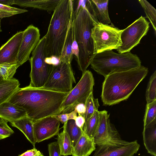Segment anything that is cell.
I'll return each instance as SVG.
<instances>
[{"label": "cell", "mask_w": 156, "mask_h": 156, "mask_svg": "<svg viewBox=\"0 0 156 156\" xmlns=\"http://www.w3.org/2000/svg\"><path fill=\"white\" fill-rule=\"evenodd\" d=\"M69 93L35 88H20L8 101L23 108L33 122L61 114L62 106Z\"/></svg>", "instance_id": "obj_1"}, {"label": "cell", "mask_w": 156, "mask_h": 156, "mask_svg": "<svg viewBox=\"0 0 156 156\" xmlns=\"http://www.w3.org/2000/svg\"><path fill=\"white\" fill-rule=\"evenodd\" d=\"M148 72L147 68L141 66L105 77L101 95L103 105H113L126 100Z\"/></svg>", "instance_id": "obj_2"}, {"label": "cell", "mask_w": 156, "mask_h": 156, "mask_svg": "<svg viewBox=\"0 0 156 156\" xmlns=\"http://www.w3.org/2000/svg\"><path fill=\"white\" fill-rule=\"evenodd\" d=\"M73 1L61 0L53 11L46 34L47 57L59 58L63 48L69 23L73 20Z\"/></svg>", "instance_id": "obj_3"}, {"label": "cell", "mask_w": 156, "mask_h": 156, "mask_svg": "<svg viewBox=\"0 0 156 156\" xmlns=\"http://www.w3.org/2000/svg\"><path fill=\"white\" fill-rule=\"evenodd\" d=\"M72 23L79 49L78 57L76 61L79 69L83 73L90 65L94 55L91 34L94 22L88 11L81 6Z\"/></svg>", "instance_id": "obj_4"}, {"label": "cell", "mask_w": 156, "mask_h": 156, "mask_svg": "<svg viewBox=\"0 0 156 156\" xmlns=\"http://www.w3.org/2000/svg\"><path fill=\"white\" fill-rule=\"evenodd\" d=\"M141 63L138 56L130 51L118 54L109 50L94 54L90 65L92 69L105 77L139 67Z\"/></svg>", "instance_id": "obj_5"}, {"label": "cell", "mask_w": 156, "mask_h": 156, "mask_svg": "<svg viewBox=\"0 0 156 156\" xmlns=\"http://www.w3.org/2000/svg\"><path fill=\"white\" fill-rule=\"evenodd\" d=\"M46 37L45 35L41 39L32 52L29 58L31 71L30 87L41 88L44 86L50 74L53 65L46 63Z\"/></svg>", "instance_id": "obj_6"}, {"label": "cell", "mask_w": 156, "mask_h": 156, "mask_svg": "<svg viewBox=\"0 0 156 156\" xmlns=\"http://www.w3.org/2000/svg\"><path fill=\"white\" fill-rule=\"evenodd\" d=\"M122 30L112 23L109 25L94 23L91 34L94 55L106 50H117L122 44L120 37Z\"/></svg>", "instance_id": "obj_7"}, {"label": "cell", "mask_w": 156, "mask_h": 156, "mask_svg": "<svg viewBox=\"0 0 156 156\" xmlns=\"http://www.w3.org/2000/svg\"><path fill=\"white\" fill-rule=\"evenodd\" d=\"M76 83L71 64L60 61L58 65L53 66L47 81L41 88L69 93L73 89V83Z\"/></svg>", "instance_id": "obj_8"}, {"label": "cell", "mask_w": 156, "mask_h": 156, "mask_svg": "<svg viewBox=\"0 0 156 156\" xmlns=\"http://www.w3.org/2000/svg\"><path fill=\"white\" fill-rule=\"evenodd\" d=\"M94 80L91 71L86 70L83 73L77 84L69 93L62 106L61 113H69L74 110L77 104H85L93 93Z\"/></svg>", "instance_id": "obj_9"}, {"label": "cell", "mask_w": 156, "mask_h": 156, "mask_svg": "<svg viewBox=\"0 0 156 156\" xmlns=\"http://www.w3.org/2000/svg\"><path fill=\"white\" fill-rule=\"evenodd\" d=\"M140 147L137 140L129 142L123 140L119 134L98 145L92 156H133Z\"/></svg>", "instance_id": "obj_10"}, {"label": "cell", "mask_w": 156, "mask_h": 156, "mask_svg": "<svg viewBox=\"0 0 156 156\" xmlns=\"http://www.w3.org/2000/svg\"><path fill=\"white\" fill-rule=\"evenodd\" d=\"M149 23L144 17L141 16L123 30L120 37L122 44L117 49L118 52L123 53L130 51L139 44L142 38L147 35Z\"/></svg>", "instance_id": "obj_11"}, {"label": "cell", "mask_w": 156, "mask_h": 156, "mask_svg": "<svg viewBox=\"0 0 156 156\" xmlns=\"http://www.w3.org/2000/svg\"><path fill=\"white\" fill-rule=\"evenodd\" d=\"M23 32L17 58V64L20 66L29 60L30 54L40 39L39 29L33 25L29 26Z\"/></svg>", "instance_id": "obj_12"}, {"label": "cell", "mask_w": 156, "mask_h": 156, "mask_svg": "<svg viewBox=\"0 0 156 156\" xmlns=\"http://www.w3.org/2000/svg\"><path fill=\"white\" fill-rule=\"evenodd\" d=\"M60 122L52 116L34 122V131L36 143H39L58 135L59 133Z\"/></svg>", "instance_id": "obj_13"}, {"label": "cell", "mask_w": 156, "mask_h": 156, "mask_svg": "<svg viewBox=\"0 0 156 156\" xmlns=\"http://www.w3.org/2000/svg\"><path fill=\"white\" fill-rule=\"evenodd\" d=\"M23 33V31L17 32L0 48V65L17 64Z\"/></svg>", "instance_id": "obj_14"}, {"label": "cell", "mask_w": 156, "mask_h": 156, "mask_svg": "<svg viewBox=\"0 0 156 156\" xmlns=\"http://www.w3.org/2000/svg\"><path fill=\"white\" fill-rule=\"evenodd\" d=\"M99 121L94 137V142L97 146L102 144L112 137L119 133L111 123L109 114L105 110L99 111Z\"/></svg>", "instance_id": "obj_15"}, {"label": "cell", "mask_w": 156, "mask_h": 156, "mask_svg": "<svg viewBox=\"0 0 156 156\" xmlns=\"http://www.w3.org/2000/svg\"><path fill=\"white\" fill-rule=\"evenodd\" d=\"M27 117L23 108L7 101L0 105V118L10 122Z\"/></svg>", "instance_id": "obj_16"}, {"label": "cell", "mask_w": 156, "mask_h": 156, "mask_svg": "<svg viewBox=\"0 0 156 156\" xmlns=\"http://www.w3.org/2000/svg\"><path fill=\"white\" fill-rule=\"evenodd\" d=\"M94 138L89 137L83 132L73 147V156H89L96 149Z\"/></svg>", "instance_id": "obj_17"}, {"label": "cell", "mask_w": 156, "mask_h": 156, "mask_svg": "<svg viewBox=\"0 0 156 156\" xmlns=\"http://www.w3.org/2000/svg\"><path fill=\"white\" fill-rule=\"evenodd\" d=\"M61 0H14V4L24 7H32L46 11H54Z\"/></svg>", "instance_id": "obj_18"}, {"label": "cell", "mask_w": 156, "mask_h": 156, "mask_svg": "<svg viewBox=\"0 0 156 156\" xmlns=\"http://www.w3.org/2000/svg\"><path fill=\"white\" fill-rule=\"evenodd\" d=\"M142 135L147 152L153 156H156V120L144 127Z\"/></svg>", "instance_id": "obj_19"}, {"label": "cell", "mask_w": 156, "mask_h": 156, "mask_svg": "<svg viewBox=\"0 0 156 156\" xmlns=\"http://www.w3.org/2000/svg\"><path fill=\"white\" fill-rule=\"evenodd\" d=\"M11 126L20 130L27 139L35 147L36 143L34 131V122L27 117L23 118L10 122Z\"/></svg>", "instance_id": "obj_20"}, {"label": "cell", "mask_w": 156, "mask_h": 156, "mask_svg": "<svg viewBox=\"0 0 156 156\" xmlns=\"http://www.w3.org/2000/svg\"><path fill=\"white\" fill-rule=\"evenodd\" d=\"M95 17L99 23L104 25L111 23L108 10V0H91Z\"/></svg>", "instance_id": "obj_21"}, {"label": "cell", "mask_w": 156, "mask_h": 156, "mask_svg": "<svg viewBox=\"0 0 156 156\" xmlns=\"http://www.w3.org/2000/svg\"><path fill=\"white\" fill-rule=\"evenodd\" d=\"M18 80H0V105L7 101L20 87Z\"/></svg>", "instance_id": "obj_22"}, {"label": "cell", "mask_w": 156, "mask_h": 156, "mask_svg": "<svg viewBox=\"0 0 156 156\" xmlns=\"http://www.w3.org/2000/svg\"><path fill=\"white\" fill-rule=\"evenodd\" d=\"M73 20L69 23L68 29L62 51L59 58L60 61H64L71 63L73 58L72 54V44L73 42V29L72 24Z\"/></svg>", "instance_id": "obj_23"}, {"label": "cell", "mask_w": 156, "mask_h": 156, "mask_svg": "<svg viewBox=\"0 0 156 156\" xmlns=\"http://www.w3.org/2000/svg\"><path fill=\"white\" fill-rule=\"evenodd\" d=\"M57 142L61 151V155L67 156L72 155L73 147L70 139L63 126V130L57 135Z\"/></svg>", "instance_id": "obj_24"}, {"label": "cell", "mask_w": 156, "mask_h": 156, "mask_svg": "<svg viewBox=\"0 0 156 156\" xmlns=\"http://www.w3.org/2000/svg\"><path fill=\"white\" fill-rule=\"evenodd\" d=\"M66 130L74 147L82 135L83 131L76 124L74 119H69L64 124Z\"/></svg>", "instance_id": "obj_25"}, {"label": "cell", "mask_w": 156, "mask_h": 156, "mask_svg": "<svg viewBox=\"0 0 156 156\" xmlns=\"http://www.w3.org/2000/svg\"><path fill=\"white\" fill-rule=\"evenodd\" d=\"M99 121V111L97 110L90 118L85 122L83 129V132L89 137L94 138Z\"/></svg>", "instance_id": "obj_26"}, {"label": "cell", "mask_w": 156, "mask_h": 156, "mask_svg": "<svg viewBox=\"0 0 156 156\" xmlns=\"http://www.w3.org/2000/svg\"><path fill=\"white\" fill-rule=\"evenodd\" d=\"M156 71L150 77L146 92L147 104L151 103L156 100Z\"/></svg>", "instance_id": "obj_27"}, {"label": "cell", "mask_w": 156, "mask_h": 156, "mask_svg": "<svg viewBox=\"0 0 156 156\" xmlns=\"http://www.w3.org/2000/svg\"><path fill=\"white\" fill-rule=\"evenodd\" d=\"M86 110L84 115L85 122L87 121L98 110L99 105L98 98L95 99L92 93L87 99L85 103Z\"/></svg>", "instance_id": "obj_28"}, {"label": "cell", "mask_w": 156, "mask_h": 156, "mask_svg": "<svg viewBox=\"0 0 156 156\" xmlns=\"http://www.w3.org/2000/svg\"><path fill=\"white\" fill-rule=\"evenodd\" d=\"M139 3L143 8L147 17L149 20L154 31L156 32V10L147 1L139 0Z\"/></svg>", "instance_id": "obj_29"}, {"label": "cell", "mask_w": 156, "mask_h": 156, "mask_svg": "<svg viewBox=\"0 0 156 156\" xmlns=\"http://www.w3.org/2000/svg\"><path fill=\"white\" fill-rule=\"evenodd\" d=\"M19 66L17 64L0 65V77L4 80L12 79L17 69Z\"/></svg>", "instance_id": "obj_30"}, {"label": "cell", "mask_w": 156, "mask_h": 156, "mask_svg": "<svg viewBox=\"0 0 156 156\" xmlns=\"http://www.w3.org/2000/svg\"><path fill=\"white\" fill-rule=\"evenodd\" d=\"M156 120V100L147 104L144 119V127Z\"/></svg>", "instance_id": "obj_31"}, {"label": "cell", "mask_w": 156, "mask_h": 156, "mask_svg": "<svg viewBox=\"0 0 156 156\" xmlns=\"http://www.w3.org/2000/svg\"><path fill=\"white\" fill-rule=\"evenodd\" d=\"M26 9H19L0 4V18L9 17L14 15L27 12Z\"/></svg>", "instance_id": "obj_32"}, {"label": "cell", "mask_w": 156, "mask_h": 156, "mask_svg": "<svg viewBox=\"0 0 156 156\" xmlns=\"http://www.w3.org/2000/svg\"><path fill=\"white\" fill-rule=\"evenodd\" d=\"M8 121L2 118L0 119V136L4 139L8 137L14 133L13 131L8 126Z\"/></svg>", "instance_id": "obj_33"}, {"label": "cell", "mask_w": 156, "mask_h": 156, "mask_svg": "<svg viewBox=\"0 0 156 156\" xmlns=\"http://www.w3.org/2000/svg\"><path fill=\"white\" fill-rule=\"evenodd\" d=\"M49 156H61L60 147L57 141L50 143L48 145Z\"/></svg>", "instance_id": "obj_34"}, {"label": "cell", "mask_w": 156, "mask_h": 156, "mask_svg": "<svg viewBox=\"0 0 156 156\" xmlns=\"http://www.w3.org/2000/svg\"><path fill=\"white\" fill-rule=\"evenodd\" d=\"M72 26L73 29V42L72 44V54L74 55L75 56L76 60L78 58L79 54V49L78 45L75 40L74 33L73 25L72 23Z\"/></svg>", "instance_id": "obj_35"}, {"label": "cell", "mask_w": 156, "mask_h": 156, "mask_svg": "<svg viewBox=\"0 0 156 156\" xmlns=\"http://www.w3.org/2000/svg\"><path fill=\"white\" fill-rule=\"evenodd\" d=\"M79 115H81L84 117L85 112L86 108L85 104L81 103L77 105L74 108Z\"/></svg>", "instance_id": "obj_36"}, {"label": "cell", "mask_w": 156, "mask_h": 156, "mask_svg": "<svg viewBox=\"0 0 156 156\" xmlns=\"http://www.w3.org/2000/svg\"><path fill=\"white\" fill-rule=\"evenodd\" d=\"M58 120L61 123L64 124L69 120L68 113H61L52 115Z\"/></svg>", "instance_id": "obj_37"}, {"label": "cell", "mask_w": 156, "mask_h": 156, "mask_svg": "<svg viewBox=\"0 0 156 156\" xmlns=\"http://www.w3.org/2000/svg\"><path fill=\"white\" fill-rule=\"evenodd\" d=\"M45 61L46 63L53 66L57 65L60 62V60L58 58L53 56L46 57Z\"/></svg>", "instance_id": "obj_38"}, {"label": "cell", "mask_w": 156, "mask_h": 156, "mask_svg": "<svg viewBox=\"0 0 156 156\" xmlns=\"http://www.w3.org/2000/svg\"><path fill=\"white\" fill-rule=\"evenodd\" d=\"M74 120L76 125L78 127L83 129L85 122L84 117L81 115H78L77 116Z\"/></svg>", "instance_id": "obj_39"}, {"label": "cell", "mask_w": 156, "mask_h": 156, "mask_svg": "<svg viewBox=\"0 0 156 156\" xmlns=\"http://www.w3.org/2000/svg\"><path fill=\"white\" fill-rule=\"evenodd\" d=\"M40 151L36 149L35 147L33 149L28 150L22 154L18 156H35Z\"/></svg>", "instance_id": "obj_40"}, {"label": "cell", "mask_w": 156, "mask_h": 156, "mask_svg": "<svg viewBox=\"0 0 156 156\" xmlns=\"http://www.w3.org/2000/svg\"><path fill=\"white\" fill-rule=\"evenodd\" d=\"M14 0H0V4L10 6L13 5Z\"/></svg>", "instance_id": "obj_41"}, {"label": "cell", "mask_w": 156, "mask_h": 156, "mask_svg": "<svg viewBox=\"0 0 156 156\" xmlns=\"http://www.w3.org/2000/svg\"><path fill=\"white\" fill-rule=\"evenodd\" d=\"M77 113L76 111L75 110L68 113V115L69 120H75L76 118L77 117Z\"/></svg>", "instance_id": "obj_42"}, {"label": "cell", "mask_w": 156, "mask_h": 156, "mask_svg": "<svg viewBox=\"0 0 156 156\" xmlns=\"http://www.w3.org/2000/svg\"><path fill=\"white\" fill-rule=\"evenodd\" d=\"M35 156H44V155H43V154L41 153V152L37 154Z\"/></svg>", "instance_id": "obj_43"}, {"label": "cell", "mask_w": 156, "mask_h": 156, "mask_svg": "<svg viewBox=\"0 0 156 156\" xmlns=\"http://www.w3.org/2000/svg\"><path fill=\"white\" fill-rule=\"evenodd\" d=\"M1 19L0 18V32L2 31V30L1 28Z\"/></svg>", "instance_id": "obj_44"}, {"label": "cell", "mask_w": 156, "mask_h": 156, "mask_svg": "<svg viewBox=\"0 0 156 156\" xmlns=\"http://www.w3.org/2000/svg\"><path fill=\"white\" fill-rule=\"evenodd\" d=\"M4 138L2 136H0V140H2V139H4Z\"/></svg>", "instance_id": "obj_45"}, {"label": "cell", "mask_w": 156, "mask_h": 156, "mask_svg": "<svg viewBox=\"0 0 156 156\" xmlns=\"http://www.w3.org/2000/svg\"><path fill=\"white\" fill-rule=\"evenodd\" d=\"M2 80V79L0 77V80Z\"/></svg>", "instance_id": "obj_46"}, {"label": "cell", "mask_w": 156, "mask_h": 156, "mask_svg": "<svg viewBox=\"0 0 156 156\" xmlns=\"http://www.w3.org/2000/svg\"></svg>", "instance_id": "obj_47"}]
</instances>
